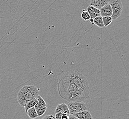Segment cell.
<instances>
[{
	"label": "cell",
	"instance_id": "cell-16",
	"mask_svg": "<svg viewBox=\"0 0 129 119\" xmlns=\"http://www.w3.org/2000/svg\"><path fill=\"white\" fill-rule=\"evenodd\" d=\"M81 17L82 19L84 21H88L90 19V16L89 13L87 11H85L84 10H83L81 14Z\"/></svg>",
	"mask_w": 129,
	"mask_h": 119
},
{
	"label": "cell",
	"instance_id": "cell-18",
	"mask_svg": "<svg viewBox=\"0 0 129 119\" xmlns=\"http://www.w3.org/2000/svg\"><path fill=\"white\" fill-rule=\"evenodd\" d=\"M55 114V119H61L62 115L63 114H64L61 113H56Z\"/></svg>",
	"mask_w": 129,
	"mask_h": 119
},
{
	"label": "cell",
	"instance_id": "cell-6",
	"mask_svg": "<svg viewBox=\"0 0 129 119\" xmlns=\"http://www.w3.org/2000/svg\"><path fill=\"white\" fill-rule=\"evenodd\" d=\"M100 16L102 17L104 16H111L112 15L113 12H112V8L111 6L109 4V3L107 4L106 5L104 6L103 8L99 9Z\"/></svg>",
	"mask_w": 129,
	"mask_h": 119
},
{
	"label": "cell",
	"instance_id": "cell-12",
	"mask_svg": "<svg viewBox=\"0 0 129 119\" xmlns=\"http://www.w3.org/2000/svg\"><path fill=\"white\" fill-rule=\"evenodd\" d=\"M26 114L31 119H35L37 118L38 117H39L38 116L36 111L35 109V106L33 107L32 108L27 109Z\"/></svg>",
	"mask_w": 129,
	"mask_h": 119
},
{
	"label": "cell",
	"instance_id": "cell-14",
	"mask_svg": "<svg viewBox=\"0 0 129 119\" xmlns=\"http://www.w3.org/2000/svg\"><path fill=\"white\" fill-rule=\"evenodd\" d=\"M37 98H35L31 100L30 101H29L28 102H27L24 106V108H25V112L26 113L27 111V109L29 108H32L33 107L35 106V104H36L37 102Z\"/></svg>",
	"mask_w": 129,
	"mask_h": 119
},
{
	"label": "cell",
	"instance_id": "cell-13",
	"mask_svg": "<svg viewBox=\"0 0 129 119\" xmlns=\"http://www.w3.org/2000/svg\"><path fill=\"white\" fill-rule=\"evenodd\" d=\"M93 24H95L99 27H104L103 22V17L101 16H97L93 19Z\"/></svg>",
	"mask_w": 129,
	"mask_h": 119
},
{
	"label": "cell",
	"instance_id": "cell-17",
	"mask_svg": "<svg viewBox=\"0 0 129 119\" xmlns=\"http://www.w3.org/2000/svg\"><path fill=\"white\" fill-rule=\"evenodd\" d=\"M47 109V107H43L41 108H39L38 109H36L38 116H40L45 114Z\"/></svg>",
	"mask_w": 129,
	"mask_h": 119
},
{
	"label": "cell",
	"instance_id": "cell-2",
	"mask_svg": "<svg viewBox=\"0 0 129 119\" xmlns=\"http://www.w3.org/2000/svg\"><path fill=\"white\" fill-rule=\"evenodd\" d=\"M64 74L72 81L81 93L83 99L89 96V86L87 80L81 73L77 71H70Z\"/></svg>",
	"mask_w": 129,
	"mask_h": 119
},
{
	"label": "cell",
	"instance_id": "cell-20",
	"mask_svg": "<svg viewBox=\"0 0 129 119\" xmlns=\"http://www.w3.org/2000/svg\"><path fill=\"white\" fill-rule=\"evenodd\" d=\"M69 119V115L68 114H64L62 115L61 119Z\"/></svg>",
	"mask_w": 129,
	"mask_h": 119
},
{
	"label": "cell",
	"instance_id": "cell-9",
	"mask_svg": "<svg viewBox=\"0 0 129 119\" xmlns=\"http://www.w3.org/2000/svg\"><path fill=\"white\" fill-rule=\"evenodd\" d=\"M87 12L88 13L90 16V18L94 19L97 16H100V10L97 8L92 6H89L87 8Z\"/></svg>",
	"mask_w": 129,
	"mask_h": 119
},
{
	"label": "cell",
	"instance_id": "cell-8",
	"mask_svg": "<svg viewBox=\"0 0 129 119\" xmlns=\"http://www.w3.org/2000/svg\"><path fill=\"white\" fill-rule=\"evenodd\" d=\"M109 3V0H90V5L99 9Z\"/></svg>",
	"mask_w": 129,
	"mask_h": 119
},
{
	"label": "cell",
	"instance_id": "cell-1",
	"mask_svg": "<svg viewBox=\"0 0 129 119\" xmlns=\"http://www.w3.org/2000/svg\"><path fill=\"white\" fill-rule=\"evenodd\" d=\"M57 87L60 97L69 102L83 99L79 90L64 74L59 80Z\"/></svg>",
	"mask_w": 129,
	"mask_h": 119
},
{
	"label": "cell",
	"instance_id": "cell-5",
	"mask_svg": "<svg viewBox=\"0 0 129 119\" xmlns=\"http://www.w3.org/2000/svg\"><path fill=\"white\" fill-rule=\"evenodd\" d=\"M67 106L70 114H74L87 109L86 104L81 100L69 102Z\"/></svg>",
	"mask_w": 129,
	"mask_h": 119
},
{
	"label": "cell",
	"instance_id": "cell-11",
	"mask_svg": "<svg viewBox=\"0 0 129 119\" xmlns=\"http://www.w3.org/2000/svg\"><path fill=\"white\" fill-rule=\"evenodd\" d=\"M45 107H46V103L42 98L39 95L38 96L37 102L35 106V109L36 110L39 108Z\"/></svg>",
	"mask_w": 129,
	"mask_h": 119
},
{
	"label": "cell",
	"instance_id": "cell-22",
	"mask_svg": "<svg viewBox=\"0 0 129 119\" xmlns=\"http://www.w3.org/2000/svg\"><path fill=\"white\" fill-rule=\"evenodd\" d=\"M90 22L92 23V24H93V19H92V18H90L89 19Z\"/></svg>",
	"mask_w": 129,
	"mask_h": 119
},
{
	"label": "cell",
	"instance_id": "cell-21",
	"mask_svg": "<svg viewBox=\"0 0 129 119\" xmlns=\"http://www.w3.org/2000/svg\"><path fill=\"white\" fill-rule=\"evenodd\" d=\"M78 119L73 114H69V119Z\"/></svg>",
	"mask_w": 129,
	"mask_h": 119
},
{
	"label": "cell",
	"instance_id": "cell-23",
	"mask_svg": "<svg viewBox=\"0 0 129 119\" xmlns=\"http://www.w3.org/2000/svg\"></svg>",
	"mask_w": 129,
	"mask_h": 119
},
{
	"label": "cell",
	"instance_id": "cell-10",
	"mask_svg": "<svg viewBox=\"0 0 129 119\" xmlns=\"http://www.w3.org/2000/svg\"><path fill=\"white\" fill-rule=\"evenodd\" d=\"M61 113L64 114L69 115V110L67 105L64 103H62L58 105L55 109V113Z\"/></svg>",
	"mask_w": 129,
	"mask_h": 119
},
{
	"label": "cell",
	"instance_id": "cell-3",
	"mask_svg": "<svg viewBox=\"0 0 129 119\" xmlns=\"http://www.w3.org/2000/svg\"><path fill=\"white\" fill-rule=\"evenodd\" d=\"M39 90L37 87L33 85H26L22 87L17 94V101L20 106L24 107L27 102L37 98Z\"/></svg>",
	"mask_w": 129,
	"mask_h": 119
},
{
	"label": "cell",
	"instance_id": "cell-7",
	"mask_svg": "<svg viewBox=\"0 0 129 119\" xmlns=\"http://www.w3.org/2000/svg\"><path fill=\"white\" fill-rule=\"evenodd\" d=\"M73 115L78 119H92L93 118L89 111L87 109L75 113Z\"/></svg>",
	"mask_w": 129,
	"mask_h": 119
},
{
	"label": "cell",
	"instance_id": "cell-15",
	"mask_svg": "<svg viewBox=\"0 0 129 119\" xmlns=\"http://www.w3.org/2000/svg\"><path fill=\"white\" fill-rule=\"evenodd\" d=\"M112 18L111 16H104L103 17V22L104 27H107L112 22Z\"/></svg>",
	"mask_w": 129,
	"mask_h": 119
},
{
	"label": "cell",
	"instance_id": "cell-4",
	"mask_svg": "<svg viewBox=\"0 0 129 119\" xmlns=\"http://www.w3.org/2000/svg\"><path fill=\"white\" fill-rule=\"evenodd\" d=\"M109 3L112 8V20H115L120 17L123 9L121 0H109Z\"/></svg>",
	"mask_w": 129,
	"mask_h": 119
},
{
	"label": "cell",
	"instance_id": "cell-19",
	"mask_svg": "<svg viewBox=\"0 0 129 119\" xmlns=\"http://www.w3.org/2000/svg\"><path fill=\"white\" fill-rule=\"evenodd\" d=\"M42 119H55V117L53 114H50V115H47L43 117Z\"/></svg>",
	"mask_w": 129,
	"mask_h": 119
}]
</instances>
